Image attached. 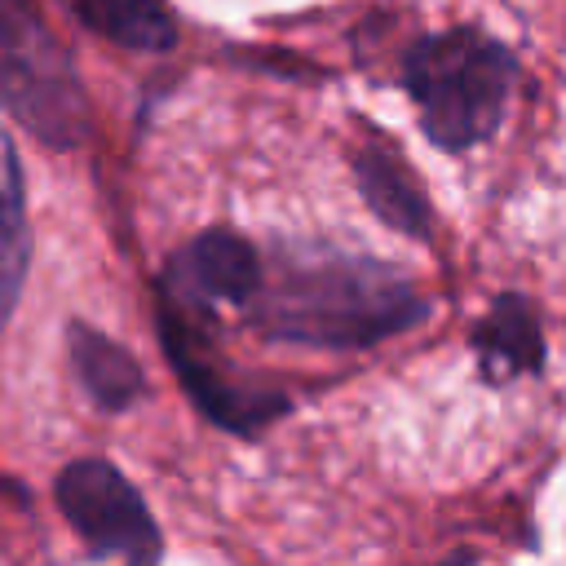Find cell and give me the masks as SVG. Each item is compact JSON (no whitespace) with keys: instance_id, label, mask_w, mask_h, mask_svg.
Segmentation results:
<instances>
[{"instance_id":"6da1fadb","label":"cell","mask_w":566,"mask_h":566,"mask_svg":"<svg viewBox=\"0 0 566 566\" xmlns=\"http://www.w3.org/2000/svg\"><path fill=\"white\" fill-rule=\"evenodd\" d=\"M424 301L398 270L345 256V252H283L274 274L261 270L248 296L252 327L270 340L363 349L407 323H416Z\"/></svg>"},{"instance_id":"7a4b0ae2","label":"cell","mask_w":566,"mask_h":566,"mask_svg":"<svg viewBox=\"0 0 566 566\" xmlns=\"http://www.w3.org/2000/svg\"><path fill=\"white\" fill-rule=\"evenodd\" d=\"M513 75V53L473 27L424 35L407 53V93L416 97L433 146L447 150H464L491 137L504 115Z\"/></svg>"},{"instance_id":"3957f363","label":"cell","mask_w":566,"mask_h":566,"mask_svg":"<svg viewBox=\"0 0 566 566\" xmlns=\"http://www.w3.org/2000/svg\"><path fill=\"white\" fill-rule=\"evenodd\" d=\"M0 106L57 150H71L88 133V102L75 62L35 0H0Z\"/></svg>"},{"instance_id":"277c9868","label":"cell","mask_w":566,"mask_h":566,"mask_svg":"<svg viewBox=\"0 0 566 566\" xmlns=\"http://www.w3.org/2000/svg\"><path fill=\"white\" fill-rule=\"evenodd\" d=\"M57 509L97 557H124L146 566L164 548L159 526L142 504L137 486L124 473H115L106 460L66 464L57 473Z\"/></svg>"},{"instance_id":"5b68a950","label":"cell","mask_w":566,"mask_h":566,"mask_svg":"<svg viewBox=\"0 0 566 566\" xmlns=\"http://www.w3.org/2000/svg\"><path fill=\"white\" fill-rule=\"evenodd\" d=\"M159 336H164L168 358H172L177 376L186 380L190 398H195V402L203 407V416H212L217 424L239 429V433H252L256 424H265V420H274L279 411H287V398H283V394L248 389V385H239L230 371H221V367L208 363V349H203V340H199L195 314H186V310H177V305H164Z\"/></svg>"},{"instance_id":"8992f818","label":"cell","mask_w":566,"mask_h":566,"mask_svg":"<svg viewBox=\"0 0 566 566\" xmlns=\"http://www.w3.org/2000/svg\"><path fill=\"white\" fill-rule=\"evenodd\" d=\"M256 283L261 256L230 230H203L168 261L164 296L186 314H208V305H248Z\"/></svg>"},{"instance_id":"52a82bcc","label":"cell","mask_w":566,"mask_h":566,"mask_svg":"<svg viewBox=\"0 0 566 566\" xmlns=\"http://www.w3.org/2000/svg\"><path fill=\"white\" fill-rule=\"evenodd\" d=\"M354 177H358L363 199L371 203V212H376L385 226H394L398 234H411V239H429V230H433L429 199H424V190L416 186L411 168H407L385 142H367V146L354 155Z\"/></svg>"},{"instance_id":"ba28073f","label":"cell","mask_w":566,"mask_h":566,"mask_svg":"<svg viewBox=\"0 0 566 566\" xmlns=\"http://www.w3.org/2000/svg\"><path fill=\"white\" fill-rule=\"evenodd\" d=\"M473 349L491 380H513L544 367V336L522 296H500L473 332Z\"/></svg>"},{"instance_id":"9c48e42d","label":"cell","mask_w":566,"mask_h":566,"mask_svg":"<svg viewBox=\"0 0 566 566\" xmlns=\"http://www.w3.org/2000/svg\"><path fill=\"white\" fill-rule=\"evenodd\" d=\"M66 340H71V367L80 376V385L88 389V398L106 411H124L128 402L142 398L146 380H142V367L137 358L115 345L111 336H102L97 327L88 323H71L66 327Z\"/></svg>"},{"instance_id":"30bf717a","label":"cell","mask_w":566,"mask_h":566,"mask_svg":"<svg viewBox=\"0 0 566 566\" xmlns=\"http://www.w3.org/2000/svg\"><path fill=\"white\" fill-rule=\"evenodd\" d=\"M31 261V226H27V186L13 146H4V186H0V327L9 323L22 279Z\"/></svg>"},{"instance_id":"8fae6325","label":"cell","mask_w":566,"mask_h":566,"mask_svg":"<svg viewBox=\"0 0 566 566\" xmlns=\"http://www.w3.org/2000/svg\"><path fill=\"white\" fill-rule=\"evenodd\" d=\"M75 9L93 31H102L124 49L159 53V49H172L177 40V27L164 0H75Z\"/></svg>"}]
</instances>
